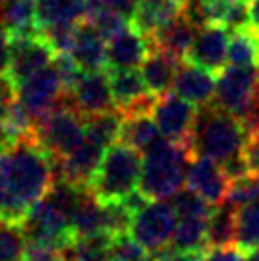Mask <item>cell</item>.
I'll list each match as a JSON object with an SVG mask.
<instances>
[{"instance_id":"cell-1","label":"cell","mask_w":259,"mask_h":261,"mask_svg":"<svg viewBox=\"0 0 259 261\" xmlns=\"http://www.w3.org/2000/svg\"><path fill=\"white\" fill-rule=\"evenodd\" d=\"M56 179V162L42 147L21 139L0 154V223L21 227Z\"/></svg>"},{"instance_id":"cell-2","label":"cell","mask_w":259,"mask_h":261,"mask_svg":"<svg viewBox=\"0 0 259 261\" xmlns=\"http://www.w3.org/2000/svg\"><path fill=\"white\" fill-rule=\"evenodd\" d=\"M191 149L170 139H159L145 151L141 162L139 191L149 200H168L179 193L185 183Z\"/></svg>"},{"instance_id":"cell-3","label":"cell","mask_w":259,"mask_h":261,"mask_svg":"<svg viewBox=\"0 0 259 261\" xmlns=\"http://www.w3.org/2000/svg\"><path fill=\"white\" fill-rule=\"evenodd\" d=\"M248 141V130L235 115L210 103L198 107V116L193 130V154L208 156L221 166L229 159L242 154Z\"/></svg>"},{"instance_id":"cell-4","label":"cell","mask_w":259,"mask_h":261,"mask_svg":"<svg viewBox=\"0 0 259 261\" xmlns=\"http://www.w3.org/2000/svg\"><path fill=\"white\" fill-rule=\"evenodd\" d=\"M141 156L139 151L124 143H115L105 151L101 164L90 183L92 195L99 202L120 200L139 189L141 179Z\"/></svg>"},{"instance_id":"cell-5","label":"cell","mask_w":259,"mask_h":261,"mask_svg":"<svg viewBox=\"0 0 259 261\" xmlns=\"http://www.w3.org/2000/svg\"><path fill=\"white\" fill-rule=\"evenodd\" d=\"M84 116L63 95V101L42 118H38L33 132V141L54 160L67 156L84 141Z\"/></svg>"},{"instance_id":"cell-6","label":"cell","mask_w":259,"mask_h":261,"mask_svg":"<svg viewBox=\"0 0 259 261\" xmlns=\"http://www.w3.org/2000/svg\"><path fill=\"white\" fill-rule=\"evenodd\" d=\"M259 99V67L229 65L216 76L214 105L244 120Z\"/></svg>"},{"instance_id":"cell-7","label":"cell","mask_w":259,"mask_h":261,"mask_svg":"<svg viewBox=\"0 0 259 261\" xmlns=\"http://www.w3.org/2000/svg\"><path fill=\"white\" fill-rule=\"evenodd\" d=\"M177 214L168 200H149L132 219L130 234L147 250L159 252L172 242Z\"/></svg>"},{"instance_id":"cell-8","label":"cell","mask_w":259,"mask_h":261,"mask_svg":"<svg viewBox=\"0 0 259 261\" xmlns=\"http://www.w3.org/2000/svg\"><path fill=\"white\" fill-rule=\"evenodd\" d=\"M196 116H198V107L183 99L175 92H168L162 97H157L152 107V118L159 126L160 136L189 149H191Z\"/></svg>"},{"instance_id":"cell-9","label":"cell","mask_w":259,"mask_h":261,"mask_svg":"<svg viewBox=\"0 0 259 261\" xmlns=\"http://www.w3.org/2000/svg\"><path fill=\"white\" fill-rule=\"evenodd\" d=\"M10 42H12V51H10L6 80L14 90L35 73L42 71L44 67L51 65L56 58L51 46L46 42V38L40 33L10 37Z\"/></svg>"},{"instance_id":"cell-10","label":"cell","mask_w":259,"mask_h":261,"mask_svg":"<svg viewBox=\"0 0 259 261\" xmlns=\"http://www.w3.org/2000/svg\"><path fill=\"white\" fill-rule=\"evenodd\" d=\"M63 82L54 65L44 67L23 84L15 88V99L21 103L36 120L54 111L63 101Z\"/></svg>"},{"instance_id":"cell-11","label":"cell","mask_w":259,"mask_h":261,"mask_svg":"<svg viewBox=\"0 0 259 261\" xmlns=\"http://www.w3.org/2000/svg\"><path fill=\"white\" fill-rule=\"evenodd\" d=\"M65 95L82 116H92L97 113L116 109L109 74L103 73V69L101 71H84L80 80L76 82V86Z\"/></svg>"},{"instance_id":"cell-12","label":"cell","mask_w":259,"mask_h":261,"mask_svg":"<svg viewBox=\"0 0 259 261\" xmlns=\"http://www.w3.org/2000/svg\"><path fill=\"white\" fill-rule=\"evenodd\" d=\"M229 40V31L221 25H202L194 35L185 61L217 74L227 63Z\"/></svg>"},{"instance_id":"cell-13","label":"cell","mask_w":259,"mask_h":261,"mask_svg":"<svg viewBox=\"0 0 259 261\" xmlns=\"http://www.w3.org/2000/svg\"><path fill=\"white\" fill-rule=\"evenodd\" d=\"M187 187L208 200L212 206H217L225 200L229 179L223 174L221 166L216 160L200 154H193L187 164V175H185Z\"/></svg>"},{"instance_id":"cell-14","label":"cell","mask_w":259,"mask_h":261,"mask_svg":"<svg viewBox=\"0 0 259 261\" xmlns=\"http://www.w3.org/2000/svg\"><path fill=\"white\" fill-rule=\"evenodd\" d=\"M103 154H105L103 147L90 138H84V141L74 151L56 160V177H63L76 187L90 189V183L99 168Z\"/></svg>"},{"instance_id":"cell-15","label":"cell","mask_w":259,"mask_h":261,"mask_svg":"<svg viewBox=\"0 0 259 261\" xmlns=\"http://www.w3.org/2000/svg\"><path fill=\"white\" fill-rule=\"evenodd\" d=\"M173 92L196 107L210 105L216 95V73L181 59L173 80Z\"/></svg>"},{"instance_id":"cell-16","label":"cell","mask_w":259,"mask_h":261,"mask_svg":"<svg viewBox=\"0 0 259 261\" xmlns=\"http://www.w3.org/2000/svg\"><path fill=\"white\" fill-rule=\"evenodd\" d=\"M152 50L149 37L141 35L130 25L128 29L118 33L109 40L107 46V67L109 69H136Z\"/></svg>"},{"instance_id":"cell-17","label":"cell","mask_w":259,"mask_h":261,"mask_svg":"<svg viewBox=\"0 0 259 261\" xmlns=\"http://www.w3.org/2000/svg\"><path fill=\"white\" fill-rule=\"evenodd\" d=\"M72 59L82 71H101L107 67V46L105 38L95 31L90 21H79L74 42L71 48Z\"/></svg>"},{"instance_id":"cell-18","label":"cell","mask_w":259,"mask_h":261,"mask_svg":"<svg viewBox=\"0 0 259 261\" xmlns=\"http://www.w3.org/2000/svg\"><path fill=\"white\" fill-rule=\"evenodd\" d=\"M181 14L183 6L177 0H139L134 14L130 15V23L141 35L152 37Z\"/></svg>"},{"instance_id":"cell-19","label":"cell","mask_w":259,"mask_h":261,"mask_svg":"<svg viewBox=\"0 0 259 261\" xmlns=\"http://www.w3.org/2000/svg\"><path fill=\"white\" fill-rule=\"evenodd\" d=\"M179 61L181 59H177L172 54L152 46L149 56L141 63V74H143L149 92L154 97H162L173 90V80H175Z\"/></svg>"},{"instance_id":"cell-20","label":"cell","mask_w":259,"mask_h":261,"mask_svg":"<svg viewBox=\"0 0 259 261\" xmlns=\"http://www.w3.org/2000/svg\"><path fill=\"white\" fill-rule=\"evenodd\" d=\"M198 29L200 27L183 12L179 17H175L172 23H168L166 27H162L159 33H154L149 38H151L154 48L168 51V54L175 56L177 59H185Z\"/></svg>"},{"instance_id":"cell-21","label":"cell","mask_w":259,"mask_h":261,"mask_svg":"<svg viewBox=\"0 0 259 261\" xmlns=\"http://www.w3.org/2000/svg\"><path fill=\"white\" fill-rule=\"evenodd\" d=\"M109 82H111L115 107L120 113L124 109H128L130 105L137 103L139 99L152 95L145 84L143 74L137 73L136 69H111Z\"/></svg>"},{"instance_id":"cell-22","label":"cell","mask_w":259,"mask_h":261,"mask_svg":"<svg viewBox=\"0 0 259 261\" xmlns=\"http://www.w3.org/2000/svg\"><path fill=\"white\" fill-rule=\"evenodd\" d=\"M86 15V0H36L38 33L58 23H79Z\"/></svg>"},{"instance_id":"cell-23","label":"cell","mask_w":259,"mask_h":261,"mask_svg":"<svg viewBox=\"0 0 259 261\" xmlns=\"http://www.w3.org/2000/svg\"><path fill=\"white\" fill-rule=\"evenodd\" d=\"M151 115L152 113H141V115L124 116L118 141L143 152L151 145H154L160 139V132Z\"/></svg>"},{"instance_id":"cell-24","label":"cell","mask_w":259,"mask_h":261,"mask_svg":"<svg viewBox=\"0 0 259 261\" xmlns=\"http://www.w3.org/2000/svg\"><path fill=\"white\" fill-rule=\"evenodd\" d=\"M71 229L76 239H79V237H90V234L105 231L103 204L92 195L90 189L84 191V195L80 196L79 204H76V208L72 212Z\"/></svg>"},{"instance_id":"cell-25","label":"cell","mask_w":259,"mask_h":261,"mask_svg":"<svg viewBox=\"0 0 259 261\" xmlns=\"http://www.w3.org/2000/svg\"><path fill=\"white\" fill-rule=\"evenodd\" d=\"M237 237V210L229 202H221L214 206L208 218V250L210 248L235 246Z\"/></svg>"},{"instance_id":"cell-26","label":"cell","mask_w":259,"mask_h":261,"mask_svg":"<svg viewBox=\"0 0 259 261\" xmlns=\"http://www.w3.org/2000/svg\"><path fill=\"white\" fill-rule=\"evenodd\" d=\"M0 23L8 29L10 37L38 33L36 0H12L0 6Z\"/></svg>"},{"instance_id":"cell-27","label":"cell","mask_w":259,"mask_h":261,"mask_svg":"<svg viewBox=\"0 0 259 261\" xmlns=\"http://www.w3.org/2000/svg\"><path fill=\"white\" fill-rule=\"evenodd\" d=\"M111 232L79 237L63 250V261H111Z\"/></svg>"},{"instance_id":"cell-28","label":"cell","mask_w":259,"mask_h":261,"mask_svg":"<svg viewBox=\"0 0 259 261\" xmlns=\"http://www.w3.org/2000/svg\"><path fill=\"white\" fill-rule=\"evenodd\" d=\"M124 116L118 109H111L105 113H97L92 116H84V132L86 138L95 141L103 149H109L120 139Z\"/></svg>"},{"instance_id":"cell-29","label":"cell","mask_w":259,"mask_h":261,"mask_svg":"<svg viewBox=\"0 0 259 261\" xmlns=\"http://www.w3.org/2000/svg\"><path fill=\"white\" fill-rule=\"evenodd\" d=\"M206 232H208V218H177L170 244L179 250L206 254L208 252Z\"/></svg>"},{"instance_id":"cell-30","label":"cell","mask_w":259,"mask_h":261,"mask_svg":"<svg viewBox=\"0 0 259 261\" xmlns=\"http://www.w3.org/2000/svg\"><path fill=\"white\" fill-rule=\"evenodd\" d=\"M227 61L237 67H259V33L250 27L232 31Z\"/></svg>"},{"instance_id":"cell-31","label":"cell","mask_w":259,"mask_h":261,"mask_svg":"<svg viewBox=\"0 0 259 261\" xmlns=\"http://www.w3.org/2000/svg\"><path fill=\"white\" fill-rule=\"evenodd\" d=\"M235 246L242 254H250L259 248V200L237 208V237Z\"/></svg>"},{"instance_id":"cell-32","label":"cell","mask_w":259,"mask_h":261,"mask_svg":"<svg viewBox=\"0 0 259 261\" xmlns=\"http://www.w3.org/2000/svg\"><path fill=\"white\" fill-rule=\"evenodd\" d=\"M86 21H90L95 27V31L99 33L105 40H111L113 37H116L118 33H122L124 29H128L130 25V17L128 15L120 14L116 10H111V8H99L92 12L90 15H86Z\"/></svg>"},{"instance_id":"cell-33","label":"cell","mask_w":259,"mask_h":261,"mask_svg":"<svg viewBox=\"0 0 259 261\" xmlns=\"http://www.w3.org/2000/svg\"><path fill=\"white\" fill-rule=\"evenodd\" d=\"M103 204V216H105V231L115 234H124L130 232L132 219L136 216V212L130 208V204L120 198V200H107Z\"/></svg>"},{"instance_id":"cell-34","label":"cell","mask_w":259,"mask_h":261,"mask_svg":"<svg viewBox=\"0 0 259 261\" xmlns=\"http://www.w3.org/2000/svg\"><path fill=\"white\" fill-rule=\"evenodd\" d=\"M173 208L177 218H210L214 206L204 200L198 193L191 189H181L177 195L173 196Z\"/></svg>"},{"instance_id":"cell-35","label":"cell","mask_w":259,"mask_h":261,"mask_svg":"<svg viewBox=\"0 0 259 261\" xmlns=\"http://www.w3.org/2000/svg\"><path fill=\"white\" fill-rule=\"evenodd\" d=\"M253 200H259V177L248 174L244 177L229 181L225 202H229L235 210L253 202Z\"/></svg>"},{"instance_id":"cell-36","label":"cell","mask_w":259,"mask_h":261,"mask_svg":"<svg viewBox=\"0 0 259 261\" xmlns=\"http://www.w3.org/2000/svg\"><path fill=\"white\" fill-rule=\"evenodd\" d=\"M76 27H79V23H58V25L42 29L40 35L51 46L54 54H71Z\"/></svg>"},{"instance_id":"cell-37","label":"cell","mask_w":259,"mask_h":261,"mask_svg":"<svg viewBox=\"0 0 259 261\" xmlns=\"http://www.w3.org/2000/svg\"><path fill=\"white\" fill-rule=\"evenodd\" d=\"M21 257L25 261H63V248L40 239H25Z\"/></svg>"},{"instance_id":"cell-38","label":"cell","mask_w":259,"mask_h":261,"mask_svg":"<svg viewBox=\"0 0 259 261\" xmlns=\"http://www.w3.org/2000/svg\"><path fill=\"white\" fill-rule=\"evenodd\" d=\"M149 254L130 232L115 234L111 242V261H136Z\"/></svg>"},{"instance_id":"cell-39","label":"cell","mask_w":259,"mask_h":261,"mask_svg":"<svg viewBox=\"0 0 259 261\" xmlns=\"http://www.w3.org/2000/svg\"><path fill=\"white\" fill-rule=\"evenodd\" d=\"M23 232L19 227L0 223V261H14L23 254Z\"/></svg>"},{"instance_id":"cell-40","label":"cell","mask_w":259,"mask_h":261,"mask_svg":"<svg viewBox=\"0 0 259 261\" xmlns=\"http://www.w3.org/2000/svg\"><path fill=\"white\" fill-rule=\"evenodd\" d=\"M51 65L56 67L59 79L63 82V90L65 94H69L72 88L76 86V82L82 76V69L79 67V63L72 59L71 54H56V58L51 61Z\"/></svg>"},{"instance_id":"cell-41","label":"cell","mask_w":259,"mask_h":261,"mask_svg":"<svg viewBox=\"0 0 259 261\" xmlns=\"http://www.w3.org/2000/svg\"><path fill=\"white\" fill-rule=\"evenodd\" d=\"M154 261H204V254L200 252H187L179 248H162L159 252H154Z\"/></svg>"},{"instance_id":"cell-42","label":"cell","mask_w":259,"mask_h":261,"mask_svg":"<svg viewBox=\"0 0 259 261\" xmlns=\"http://www.w3.org/2000/svg\"><path fill=\"white\" fill-rule=\"evenodd\" d=\"M244 156L250 168V174L259 177V132H253L248 136L244 145Z\"/></svg>"},{"instance_id":"cell-43","label":"cell","mask_w":259,"mask_h":261,"mask_svg":"<svg viewBox=\"0 0 259 261\" xmlns=\"http://www.w3.org/2000/svg\"><path fill=\"white\" fill-rule=\"evenodd\" d=\"M204 261H248V257L237 246H225L210 248L204 254Z\"/></svg>"},{"instance_id":"cell-44","label":"cell","mask_w":259,"mask_h":261,"mask_svg":"<svg viewBox=\"0 0 259 261\" xmlns=\"http://www.w3.org/2000/svg\"><path fill=\"white\" fill-rule=\"evenodd\" d=\"M10 51H12L10 33L0 23V79H6L8 67H10Z\"/></svg>"},{"instance_id":"cell-45","label":"cell","mask_w":259,"mask_h":261,"mask_svg":"<svg viewBox=\"0 0 259 261\" xmlns=\"http://www.w3.org/2000/svg\"><path fill=\"white\" fill-rule=\"evenodd\" d=\"M15 99V90L6 79H0V120L6 116L10 103Z\"/></svg>"},{"instance_id":"cell-46","label":"cell","mask_w":259,"mask_h":261,"mask_svg":"<svg viewBox=\"0 0 259 261\" xmlns=\"http://www.w3.org/2000/svg\"><path fill=\"white\" fill-rule=\"evenodd\" d=\"M137 2L139 0H101V4L105 8H111V10H116V12H120L124 15H132L134 14V10H136Z\"/></svg>"},{"instance_id":"cell-47","label":"cell","mask_w":259,"mask_h":261,"mask_svg":"<svg viewBox=\"0 0 259 261\" xmlns=\"http://www.w3.org/2000/svg\"><path fill=\"white\" fill-rule=\"evenodd\" d=\"M248 27L259 33V0H248Z\"/></svg>"},{"instance_id":"cell-48","label":"cell","mask_w":259,"mask_h":261,"mask_svg":"<svg viewBox=\"0 0 259 261\" xmlns=\"http://www.w3.org/2000/svg\"><path fill=\"white\" fill-rule=\"evenodd\" d=\"M14 143H17V141H15V139L12 138V134L8 132L6 124L0 120V154H2L4 151H8Z\"/></svg>"},{"instance_id":"cell-49","label":"cell","mask_w":259,"mask_h":261,"mask_svg":"<svg viewBox=\"0 0 259 261\" xmlns=\"http://www.w3.org/2000/svg\"><path fill=\"white\" fill-rule=\"evenodd\" d=\"M181 6H183V10L185 8H191V6H196V4H200V0H177Z\"/></svg>"},{"instance_id":"cell-50","label":"cell","mask_w":259,"mask_h":261,"mask_svg":"<svg viewBox=\"0 0 259 261\" xmlns=\"http://www.w3.org/2000/svg\"><path fill=\"white\" fill-rule=\"evenodd\" d=\"M248 255V261H259V248L257 250H253V252H250V254H246Z\"/></svg>"},{"instance_id":"cell-51","label":"cell","mask_w":259,"mask_h":261,"mask_svg":"<svg viewBox=\"0 0 259 261\" xmlns=\"http://www.w3.org/2000/svg\"><path fill=\"white\" fill-rule=\"evenodd\" d=\"M136 261H154V257H152V255H145V257H141V259H136Z\"/></svg>"},{"instance_id":"cell-52","label":"cell","mask_w":259,"mask_h":261,"mask_svg":"<svg viewBox=\"0 0 259 261\" xmlns=\"http://www.w3.org/2000/svg\"><path fill=\"white\" fill-rule=\"evenodd\" d=\"M8 2H12V0H0V6H4V4H8Z\"/></svg>"},{"instance_id":"cell-53","label":"cell","mask_w":259,"mask_h":261,"mask_svg":"<svg viewBox=\"0 0 259 261\" xmlns=\"http://www.w3.org/2000/svg\"><path fill=\"white\" fill-rule=\"evenodd\" d=\"M14 261H25V259H23V257H21V259H19V257H17V259H14Z\"/></svg>"}]
</instances>
